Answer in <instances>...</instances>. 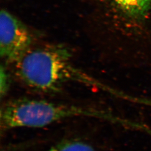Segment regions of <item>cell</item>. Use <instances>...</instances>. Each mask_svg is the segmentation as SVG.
<instances>
[{"label": "cell", "instance_id": "3957f363", "mask_svg": "<svg viewBox=\"0 0 151 151\" xmlns=\"http://www.w3.org/2000/svg\"><path fill=\"white\" fill-rule=\"evenodd\" d=\"M32 33L17 17L5 9L0 13V54L6 62L17 63L31 49Z\"/></svg>", "mask_w": 151, "mask_h": 151}, {"label": "cell", "instance_id": "6da1fadb", "mask_svg": "<svg viewBox=\"0 0 151 151\" xmlns=\"http://www.w3.org/2000/svg\"><path fill=\"white\" fill-rule=\"evenodd\" d=\"M63 47L30 49L16 63L18 75L27 86L44 91H58L65 83L78 82L109 90L107 86L78 69Z\"/></svg>", "mask_w": 151, "mask_h": 151}, {"label": "cell", "instance_id": "7a4b0ae2", "mask_svg": "<svg viewBox=\"0 0 151 151\" xmlns=\"http://www.w3.org/2000/svg\"><path fill=\"white\" fill-rule=\"evenodd\" d=\"M77 116L111 119L101 110L51 103L45 100L21 99L7 103L1 110L2 129L42 128L61 120Z\"/></svg>", "mask_w": 151, "mask_h": 151}, {"label": "cell", "instance_id": "8992f818", "mask_svg": "<svg viewBox=\"0 0 151 151\" xmlns=\"http://www.w3.org/2000/svg\"><path fill=\"white\" fill-rule=\"evenodd\" d=\"M0 79H1V96L5 95L9 88L10 78L9 76L3 65L1 67L0 71Z\"/></svg>", "mask_w": 151, "mask_h": 151}, {"label": "cell", "instance_id": "277c9868", "mask_svg": "<svg viewBox=\"0 0 151 151\" xmlns=\"http://www.w3.org/2000/svg\"><path fill=\"white\" fill-rule=\"evenodd\" d=\"M108 1L130 20L142 22L151 15V0Z\"/></svg>", "mask_w": 151, "mask_h": 151}, {"label": "cell", "instance_id": "5b68a950", "mask_svg": "<svg viewBox=\"0 0 151 151\" xmlns=\"http://www.w3.org/2000/svg\"><path fill=\"white\" fill-rule=\"evenodd\" d=\"M47 151H96L90 145L80 140H67L52 147Z\"/></svg>", "mask_w": 151, "mask_h": 151}]
</instances>
